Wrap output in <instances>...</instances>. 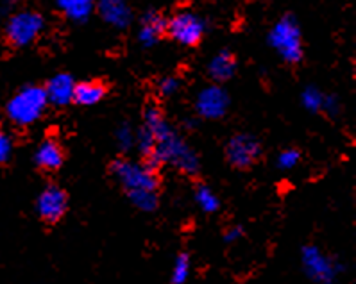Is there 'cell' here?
Wrapping results in <instances>:
<instances>
[{"label":"cell","mask_w":356,"mask_h":284,"mask_svg":"<svg viewBox=\"0 0 356 284\" xmlns=\"http://www.w3.org/2000/svg\"><path fill=\"white\" fill-rule=\"evenodd\" d=\"M47 104L49 101H47L45 88L27 86L8 102L6 113H8L9 120L17 126H31L42 117Z\"/></svg>","instance_id":"6da1fadb"},{"label":"cell","mask_w":356,"mask_h":284,"mask_svg":"<svg viewBox=\"0 0 356 284\" xmlns=\"http://www.w3.org/2000/svg\"><path fill=\"white\" fill-rule=\"evenodd\" d=\"M270 45L289 63H298L302 58L301 31L292 17H285L270 31Z\"/></svg>","instance_id":"7a4b0ae2"},{"label":"cell","mask_w":356,"mask_h":284,"mask_svg":"<svg viewBox=\"0 0 356 284\" xmlns=\"http://www.w3.org/2000/svg\"><path fill=\"white\" fill-rule=\"evenodd\" d=\"M42 15L34 13V11H24V13H17L15 17L9 18L8 26H6V40L9 45L17 47H27L38 38L40 33L43 31Z\"/></svg>","instance_id":"3957f363"},{"label":"cell","mask_w":356,"mask_h":284,"mask_svg":"<svg viewBox=\"0 0 356 284\" xmlns=\"http://www.w3.org/2000/svg\"><path fill=\"white\" fill-rule=\"evenodd\" d=\"M113 170L122 181V184L126 186V190L131 195H138V193H154L158 181L156 176L149 168L136 167V165H129L126 161H117L113 163Z\"/></svg>","instance_id":"277c9868"},{"label":"cell","mask_w":356,"mask_h":284,"mask_svg":"<svg viewBox=\"0 0 356 284\" xmlns=\"http://www.w3.org/2000/svg\"><path fill=\"white\" fill-rule=\"evenodd\" d=\"M167 33L181 45L193 47L197 45L204 36V22L193 13L183 11V13L174 15L167 22Z\"/></svg>","instance_id":"5b68a950"},{"label":"cell","mask_w":356,"mask_h":284,"mask_svg":"<svg viewBox=\"0 0 356 284\" xmlns=\"http://www.w3.org/2000/svg\"><path fill=\"white\" fill-rule=\"evenodd\" d=\"M68 208V199L67 193L59 186H47L38 197V202H36V209H38V215L43 222L47 224H56L61 218L65 217Z\"/></svg>","instance_id":"8992f818"},{"label":"cell","mask_w":356,"mask_h":284,"mask_svg":"<svg viewBox=\"0 0 356 284\" xmlns=\"http://www.w3.org/2000/svg\"><path fill=\"white\" fill-rule=\"evenodd\" d=\"M227 161L236 168H249L260 156V143L252 136L238 134L227 143Z\"/></svg>","instance_id":"52a82bcc"},{"label":"cell","mask_w":356,"mask_h":284,"mask_svg":"<svg viewBox=\"0 0 356 284\" xmlns=\"http://www.w3.org/2000/svg\"><path fill=\"white\" fill-rule=\"evenodd\" d=\"M227 106H229V97L218 86H210L204 92H201L197 99L199 113L206 118H218L226 113Z\"/></svg>","instance_id":"ba28073f"},{"label":"cell","mask_w":356,"mask_h":284,"mask_svg":"<svg viewBox=\"0 0 356 284\" xmlns=\"http://www.w3.org/2000/svg\"><path fill=\"white\" fill-rule=\"evenodd\" d=\"M302 261H305L306 272L314 279L326 283V281H330L331 277L335 276V268H333L330 259L324 258L315 247H306L305 252H302Z\"/></svg>","instance_id":"9c48e42d"},{"label":"cell","mask_w":356,"mask_h":284,"mask_svg":"<svg viewBox=\"0 0 356 284\" xmlns=\"http://www.w3.org/2000/svg\"><path fill=\"white\" fill-rule=\"evenodd\" d=\"M74 90H76L74 79L68 74H59V76L52 77L47 84V101L56 106L70 104L74 101Z\"/></svg>","instance_id":"30bf717a"},{"label":"cell","mask_w":356,"mask_h":284,"mask_svg":"<svg viewBox=\"0 0 356 284\" xmlns=\"http://www.w3.org/2000/svg\"><path fill=\"white\" fill-rule=\"evenodd\" d=\"M36 165H38L42 170L45 172H54L59 170V168L63 167L65 161V151L63 147L59 145L56 140L49 138L38 147V151H36Z\"/></svg>","instance_id":"8fae6325"},{"label":"cell","mask_w":356,"mask_h":284,"mask_svg":"<svg viewBox=\"0 0 356 284\" xmlns=\"http://www.w3.org/2000/svg\"><path fill=\"white\" fill-rule=\"evenodd\" d=\"M108 93L106 84L101 81H86L76 84L74 90V102L79 106H95L102 101Z\"/></svg>","instance_id":"7c38bea8"},{"label":"cell","mask_w":356,"mask_h":284,"mask_svg":"<svg viewBox=\"0 0 356 284\" xmlns=\"http://www.w3.org/2000/svg\"><path fill=\"white\" fill-rule=\"evenodd\" d=\"M101 15L106 22L117 27H126L131 20V11L124 0H101Z\"/></svg>","instance_id":"4fadbf2b"},{"label":"cell","mask_w":356,"mask_h":284,"mask_svg":"<svg viewBox=\"0 0 356 284\" xmlns=\"http://www.w3.org/2000/svg\"><path fill=\"white\" fill-rule=\"evenodd\" d=\"M235 70H236L235 56L227 51H222L220 54L215 56V58L211 59L210 67H208L211 79L217 81V83H224V81L231 79V77L235 76Z\"/></svg>","instance_id":"5bb4252c"},{"label":"cell","mask_w":356,"mask_h":284,"mask_svg":"<svg viewBox=\"0 0 356 284\" xmlns=\"http://www.w3.org/2000/svg\"><path fill=\"white\" fill-rule=\"evenodd\" d=\"M165 33H167V20L156 13H149L142 22L140 42L143 45H154Z\"/></svg>","instance_id":"9a60e30c"},{"label":"cell","mask_w":356,"mask_h":284,"mask_svg":"<svg viewBox=\"0 0 356 284\" xmlns=\"http://www.w3.org/2000/svg\"><path fill=\"white\" fill-rule=\"evenodd\" d=\"M59 9L74 22H84L93 9V0H58Z\"/></svg>","instance_id":"2e32d148"},{"label":"cell","mask_w":356,"mask_h":284,"mask_svg":"<svg viewBox=\"0 0 356 284\" xmlns=\"http://www.w3.org/2000/svg\"><path fill=\"white\" fill-rule=\"evenodd\" d=\"M190 276V258L186 254H179L174 263V270H172V283L183 284Z\"/></svg>","instance_id":"e0dca14e"},{"label":"cell","mask_w":356,"mask_h":284,"mask_svg":"<svg viewBox=\"0 0 356 284\" xmlns=\"http://www.w3.org/2000/svg\"><path fill=\"white\" fill-rule=\"evenodd\" d=\"M195 199H197L199 206L204 209L206 213H213L218 209V199L210 192V190L206 188V186H201L195 193Z\"/></svg>","instance_id":"ac0fdd59"},{"label":"cell","mask_w":356,"mask_h":284,"mask_svg":"<svg viewBox=\"0 0 356 284\" xmlns=\"http://www.w3.org/2000/svg\"><path fill=\"white\" fill-rule=\"evenodd\" d=\"M302 104L310 109V111H317V109H321L324 106V97L315 88H308L302 93Z\"/></svg>","instance_id":"d6986e66"},{"label":"cell","mask_w":356,"mask_h":284,"mask_svg":"<svg viewBox=\"0 0 356 284\" xmlns=\"http://www.w3.org/2000/svg\"><path fill=\"white\" fill-rule=\"evenodd\" d=\"M299 152L298 151H293V149H289V151L285 152H281L280 154V167L281 168H292L298 165L299 161Z\"/></svg>","instance_id":"ffe728a7"},{"label":"cell","mask_w":356,"mask_h":284,"mask_svg":"<svg viewBox=\"0 0 356 284\" xmlns=\"http://www.w3.org/2000/svg\"><path fill=\"white\" fill-rule=\"evenodd\" d=\"M11 151H13V143L8 134L0 131V163H6L11 158Z\"/></svg>","instance_id":"44dd1931"},{"label":"cell","mask_w":356,"mask_h":284,"mask_svg":"<svg viewBox=\"0 0 356 284\" xmlns=\"http://www.w3.org/2000/svg\"><path fill=\"white\" fill-rule=\"evenodd\" d=\"M177 88H179V83H177V79H174V77H167V79H163L159 83V92L165 97L176 93Z\"/></svg>","instance_id":"7402d4cb"},{"label":"cell","mask_w":356,"mask_h":284,"mask_svg":"<svg viewBox=\"0 0 356 284\" xmlns=\"http://www.w3.org/2000/svg\"><path fill=\"white\" fill-rule=\"evenodd\" d=\"M240 236H242V229H240V227H235V229H229L226 233V240H227V242H235V240H238Z\"/></svg>","instance_id":"603a6c76"}]
</instances>
